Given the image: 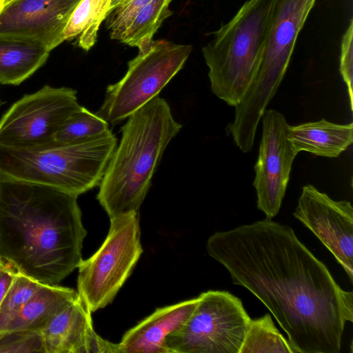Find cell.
Here are the masks:
<instances>
[{
  "mask_svg": "<svg viewBox=\"0 0 353 353\" xmlns=\"http://www.w3.org/2000/svg\"><path fill=\"white\" fill-rule=\"evenodd\" d=\"M294 216L321 241L353 282V208L335 201L314 185L302 188Z\"/></svg>",
  "mask_w": 353,
  "mask_h": 353,
  "instance_id": "12",
  "label": "cell"
},
{
  "mask_svg": "<svg viewBox=\"0 0 353 353\" xmlns=\"http://www.w3.org/2000/svg\"><path fill=\"white\" fill-rule=\"evenodd\" d=\"M2 1H3V3H4V1H5V0H2Z\"/></svg>",
  "mask_w": 353,
  "mask_h": 353,
  "instance_id": "32",
  "label": "cell"
},
{
  "mask_svg": "<svg viewBox=\"0 0 353 353\" xmlns=\"http://www.w3.org/2000/svg\"><path fill=\"white\" fill-rule=\"evenodd\" d=\"M142 252L139 212L110 219L102 245L77 267V292L91 312L113 301Z\"/></svg>",
  "mask_w": 353,
  "mask_h": 353,
  "instance_id": "7",
  "label": "cell"
},
{
  "mask_svg": "<svg viewBox=\"0 0 353 353\" xmlns=\"http://www.w3.org/2000/svg\"><path fill=\"white\" fill-rule=\"evenodd\" d=\"M4 6V3L2 0H0V11L3 9Z\"/></svg>",
  "mask_w": 353,
  "mask_h": 353,
  "instance_id": "29",
  "label": "cell"
},
{
  "mask_svg": "<svg viewBox=\"0 0 353 353\" xmlns=\"http://www.w3.org/2000/svg\"><path fill=\"white\" fill-rule=\"evenodd\" d=\"M316 0H276L256 72L234 119L228 125L236 138L252 141L258 124L287 71L298 35Z\"/></svg>",
  "mask_w": 353,
  "mask_h": 353,
  "instance_id": "6",
  "label": "cell"
},
{
  "mask_svg": "<svg viewBox=\"0 0 353 353\" xmlns=\"http://www.w3.org/2000/svg\"><path fill=\"white\" fill-rule=\"evenodd\" d=\"M46 353L41 332L34 330L0 331V353Z\"/></svg>",
  "mask_w": 353,
  "mask_h": 353,
  "instance_id": "24",
  "label": "cell"
},
{
  "mask_svg": "<svg viewBox=\"0 0 353 353\" xmlns=\"http://www.w3.org/2000/svg\"><path fill=\"white\" fill-rule=\"evenodd\" d=\"M261 119L262 137L253 186L258 209L272 219L281 208L297 153L288 138V124L283 114L265 110Z\"/></svg>",
  "mask_w": 353,
  "mask_h": 353,
  "instance_id": "11",
  "label": "cell"
},
{
  "mask_svg": "<svg viewBox=\"0 0 353 353\" xmlns=\"http://www.w3.org/2000/svg\"><path fill=\"white\" fill-rule=\"evenodd\" d=\"M275 1H245L202 48L212 92L229 105L241 102L256 72Z\"/></svg>",
  "mask_w": 353,
  "mask_h": 353,
  "instance_id": "5",
  "label": "cell"
},
{
  "mask_svg": "<svg viewBox=\"0 0 353 353\" xmlns=\"http://www.w3.org/2000/svg\"><path fill=\"white\" fill-rule=\"evenodd\" d=\"M3 104V102L1 101H0V107L1 105Z\"/></svg>",
  "mask_w": 353,
  "mask_h": 353,
  "instance_id": "31",
  "label": "cell"
},
{
  "mask_svg": "<svg viewBox=\"0 0 353 353\" xmlns=\"http://www.w3.org/2000/svg\"><path fill=\"white\" fill-rule=\"evenodd\" d=\"M121 0H112V2H111V6H110V10L114 7L119 1H121Z\"/></svg>",
  "mask_w": 353,
  "mask_h": 353,
  "instance_id": "28",
  "label": "cell"
},
{
  "mask_svg": "<svg viewBox=\"0 0 353 353\" xmlns=\"http://www.w3.org/2000/svg\"><path fill=\"white\" fill-rule=\"evenodd\" d=\"M339 70L346 84L350 109L353 108V20H350L349 26L343 35L341 46Z\"/></svg>",
  "mask_w": 353,
  "mask_h": 353,
  "instance_id": "26",
  "label": "cell"
},
{
  "mask_svg": "<svg viewBox=\"0 0 353 353\" xmlns=\"http://www.w3.org/2000/svg\"><path fill=\"white\" fill-rule=\"evenodd\" d=\"M50 52L39 41L0 36V83L19 85L45 64Z\"/></svg>",
  "mask_w": 353,
  "mask_h": 353,
  "instance_id": "17",
  "label": "cell"
},
{
  "mask_svg": "<svg viewBox=\"0 0 353 353\" xmlns=\"http://www.w3.org/2000/svg\"><path fill=\"white\" fill-rule=\"evenodd\" d=\"M117 145L110 131L69 144L0 146V177L46 185L78 196L99 185Z\"/></svg>",
  "mask_w": 353,
  "mask_h": 353,
  "instance_id": "4",
  "label": "cell"
},
{
  "mask_svg": "<svg viewBox=\"0 0 353 353\" xmlns=\"http://www.w3.org/2000/svg\"><path fill=\"white\" fill-rule=\"evenodd\" d=\"M43 285L17 271L11 286L0 304V331L17 316Z\"/></svg>",
  "mask_w": 353,
  "mask_h": 353,
  "instance_id": "23",
  "label": "cell"
},
{
  "mask_svg": "<svg viewBox=\"0 0 353 353\" xmlns=\"http://www.w3.org/2000/svg\"><path fill=\"white\" fill-rule=\"evenodd\" d=\"M293 353L271 316L251 319L239 353Z\"/></svg>",
  "mask_w": 353,
  "mask_h": 353,
  "instance_id": "21",
  "label": "cell"
},
{
  "mask_svg": "<svg viewBox=\"0 0 353 353\" xmlns=\"http://www.w3.org/2000/svg\"><path fill=\"white\" fill-rule=\"evenodd\" d=\"M112 0H80L63 32L64 41L76 39L78 47L88 51L96 43L101 23L110 10Z\"/></svg>",
  "mask_w": 353,
  "mask_h": 353,
  "instance_id": "19",
  "label": "cell"
},
{
  "mask_svg": "<svg viewBox=\"0 0 353 353\" xmlns=\"http://www.w3.org/2000/svg\"><path fill=\"white\" fill-rule=\"evenodd\" d=\"M80 0H12L0 11V36L34 39L52 51Z\"/></svg>",
  "mask_w": 353,
  "mask_h": 353,
  "instance_id": "13",
  "label": "cell"
},
{
  "mask_svg": "<svg viewBox=\"0 0 353 353\" xmlns=\"http://www.w3.org/2000/svg\"><path fill=\"white\" fill-rule=\"evenodd\" d=\"M17 270L7 261H0V304L13 281Z\"/></svg>",
  "mask_w": 353,
  "mask_h": 353,
  "instance_id": "27",
  "label": "cell"
},
{
  "mask_svg": "<svg viewBox=\"0 0 353 353\" xmlns=\"http://www.w3.org/2000/svg\"><path fill=\"white\" fill-rule=\"evenodd\" d=\"M192 49L189 44L153 41L128 62L125 75L107 87L96 114L113 125L127 119L158 96L183 67Z\"/></svg>",
  "mask_w": 353,
  "mask_h": 353,
  "instance_id": "8",
  "label": "cell"
},
{
  "mask_svg": "<svg viewBox=\"0 0 353 353\" xmlns=\"http://www.w3.org/2000/svg\"><path fill=\"white\" fill-rule=\"evenodd\" d=\"M288 138L298 154L305 151L316 156L334 158L353 142V123L337 124L325 119L289 125Z\"/></svg>",
  "mask_w": 353,
  "mask_h": 353,
  "instance_id": "16",
  "label": "cell"
},
{
  "mask_svg": "<svg viewBox=\"0 0 353 353\" xmlns=\"http://www.w3.org/2000/svg\"><path fill=\"white\" fill-rule=\"evenodd\" d=\"M172 0H152L134 17L121 37L119 41L139 52L147 50L153 42V37L163 22L172 12L170 9Z\"/></svg>",
  "mask_w": 353,
  "mask_h": 353,
  "instance_id": "20",
  "label": "cell"
},
{
  "mask_svg": "<svg viewBox=\"0 0 353 353\" xmlns=\"http://www.w3.org/2000/svg\"><path fill=\"white\" fill-rule=\"evenodd\" d=\"M81 105L77 91L48 85L23 96L0 119V146L28 148L53 142L65 121Z\"/></svg>",
  "mask_w": 353,
  "mask_h": 353,
  "instance_id": "10",
  "label": "cell"
},
{
  "mask_svg": "<svg viewBox=\"0 0 353 353\" xmlns=\"http://www.w3.org/2000/svg\"><path fill=\"white\" fill-rule=\"evenodd\" d=\"M198 301L199 296L157 309L123 336L120 353H169L167 336L188 321Z\"/></svg>",
  "mask_w": 353,
  "mask_h": 353,
  "instance_id": "15",
  "label": "cell"
},
{
  "mask_svg": "<svg viewBox=\"0 0 353 353\" xmlns=\"http://www.w3.org/2000/svg\"><path fill=\"white\" fill-rule=\"evenodd\" d=\"M109 123L85 107L70 116L55 134L53 142L69 144L83 141L109 132Z\"/></svg>",
  "mask_w": 353,
  "mask_h": 353,
  "instance_id": "22",
  "label": "cell"
},
{
  "mask_svg": "<svg viewBox=\"0 0 353 353\" xmlns=\"http://www.w3.org/2000/svg\"><path fill=\"white\" fill-rule=\"evenodd\" d=\"M11 1H12V0H5L4 1V5L8 3H9V2H10Z\"/></svg>",
  "mask_w": 353,
  "mask_h": 353,
  "instance_id": "30",
  "label": "cell"
},
{
  "mask_svg": "<svg viewBox=\"0 0 353 353\" xmlns=\"http://www.w3.org/2000/svg\"><path fill=\"white\" fill-rule=\"evenodd\" d=\"M208 254L234 284L256 296L288 335L293 353H339L353 322V292L343 290L293 229L270 219L211 235Z\"/></svg>",
  "mask_w": 353,
  "mask_h": 353,
  "instance_id": "1",
  "label": "cell"
},
{
  "mask_svg": "<svg viewBox=\"0 0 353 353\" xmlns=\"http://www.w3.org/2000/svg\"><path fill=\"white\" fill-rule=\"evenodd\" d=\"M91 313L78 296L55 314L41 331L46 353H120L94 331Z\"/></svg>",
  "mask_w": 353,
  "mask_h": 353,
  "instance_id": "14",
  "label": "cell"
},
{
  "mask_svg": "<svg viewBox=\"0 0 353 353\" xmlns=\"http://www.w3.org/2000/svg\"><path fill=\"white\" fill-rule=\"evenodd\" d=\"M77 196L0 177V258L44 285L77 268L87 231Z\"/></svg>",
  "mask_w": 353,
  "mask_h": 353,
  "instance_id": "2",
  "label": "cell"
},
{
  "mask_svg": "<svg viewBox=\"0 0 353 353\" xmlns=\"http://www.w3.org/2000/svg\"><path fill=\"white\" fill-rule=\"evenodd\" d=\"M78 296V292L72 288L43 285L3 330L41 332L55 314Z\"/></svg>",
  "mask_w": 353,
  "mask_h": 353,
  "instance_id": "18",
  "label": "cell"
},
{
  "mask_svg": "<svg viewBox=\"0 0 353 353\" xmlns=\"http://www.w3.org/2000/svg\"><path fill=\"white\" fill-rule=\"evenodd\" d=\"M250 317L241 301L226 291L199 296L188 321L165 339L169 353H239Z\"/></svg>",
  "mask_w": 353,
  "mask_h": 353,
  "instance_id": "9",
  "label": "cell"
},
{
  "mask_svg": "<svg viewBox=\"0 0 353 353\" xmlns=\"http://www.w3.org/2000/svg\"><path fill=\"white\" fill-rule=\"evenodd\" d=\"M152 0H121L109 12L105 26L110 37L119 41L136 14Z\"/></svg>",
  "mask_w": 353,
  "mask_h": 353,
  "instance_id": "25",
  "label": "cell"
},
{
  "mask_svg": "<svg viewBox=\"0 0 353 353\" xmlns=\"http://www.w3.org/2000/svg\"><path fill=\"white\" fill-rule=\"evenodd\" d=\"M127 119L97 196L110 219L139 212L165 148L182 128L158 96Z\"/></svg>",
  "mask_w": 353,
  "mask_h": 353,
  "instance_id": "3",
  "label": "cell"
},
{
  "mask_svg": "<svg viewBox=\"0 0 353 353\" xmlns=\"http://www.w3.org/2000/svg\"><path fill=\"white\" fill-rule=\"evenodd\" d=\"M1 259L0 258V261H1Z\"/></svg>",
  "mask_w": 353,
  "mask_h": 353,
  "instance_id": "33",
  "label": "cell"
}]
</instances>
